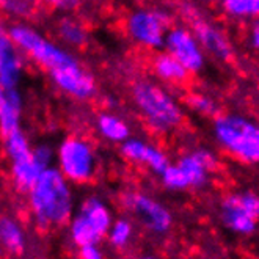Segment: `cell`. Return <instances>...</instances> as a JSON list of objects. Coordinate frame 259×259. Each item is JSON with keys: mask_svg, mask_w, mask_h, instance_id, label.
I'll list each match as a JSON object with an SVG mask.
<instances>
[{"mask_svg": "<svg viewBox=\"0 0 259 259\" xmlns=\"http://www.w3.org/2000/svg\"><path fill=\"white\" fill-rule=\"evenodd\" d=\"M25 195L33 225L44 233L66 226L75 210L72 184L55 165L46 168Z\"/></svg>", "mask_w": 259, "mask_h": 259, "instance_id": "1", "label": "cell"}, {"mask_svg": "<svg viewBox=\"0 0 259 259\" xmlns=\"http://www.w3.org/2000/svg\"><path fill=\"white\" fill-rule=\"evenodd\" d=\"M131 96L145 124L154 134H170L184 123V109L168 90L152 80H137Z\"/></svg>", "mask_w": 259, "mask_h": 259, "instance_id": "2", "label": "cell"}, {"mask_svg": "<svg viewBox=\"0 0 259 259\" xmlns=\"http://www.w3.org/2000/svg\"><path fill=\"white\" fill-rule=\"evenodd\" d=\"M212 135L219 148L245 165H259V123L240 113H219L212 121Z\"/></svg>", "mask_w": 259, "mask_h": 259, "instance_id": "3", "label": "cell"}, {"mask_svg": "<svg viewBox=\"0 0 259 259\" xmlns=\"http://www.w3.org/2000/svg\"><path fill=\"white\" fill-rule=\"evenodd\" d=\"M8 33L25 58L38 65L44 72H51L77 60L65 46H60L58 42L44 36L38 28L30 25L27 21H16L10 24Z\"/></svg>", "mask_w": 259, "mask_h": 259, "instance_id": "4", "label": "cell"}, {"mask_svg": "<svg viewBox=\"0 0 259 259\" xmlns=\"http://www.w3.org/2000/svg\"><path fill=\"white\" fill-rule=\"evenodd\" d=\"M57 168L72 186H85L91 182L99 170L96 148L82 135H68L55 149Z\"/></svg>", "mask_w": 259, "mask_h": 259, "instance_id": "5", "label": "cell"}, {"mask_svg": "<svg viewBox=\"0 0 259 259\" xmlns=\"http://www.w3.org/2000/svg\"><path fill=\"white\" fill-rule=\"evenodd\" d=\"M113 220L115 215L110 206L101 196L90 195L69 219L66 225L68 237L75 248L87 245V243H101L107 236Z\"/></svg>", "mask_w": 259, "mask_h": 259, "instance_id": "6", "label": "cell"}, {"mask_svg": "<svg viewBox=\"0 0 259 259\" xmlns=\"http://www.w3.org/2000/svg\"><path fill=\"white\" fill-rule=\"evenodd\" d=\"M219 219L225 230L239 237L254 236L259 230V193L254 190L226 193L219 204Z\"/></svg>", "mask_w": 259, "mask_h": 259, "instance_id": "7", "label": "cell"}, {"mask_svg": "<svg viewBox=\"0 0 259 259\" xmlns=\"http://www.w3.org/2000/svg\"><path fill=\"white\" fill-rule=\"evenodd\" d=\"M121 204L152 236L163 237L173 230L171 210L154 196L139 190H127L121 195Z\"/></svg>", "mask_w": 259, "mask_h": 259, "instance_id": "8", "label": "cell"}, {"mask_svg": "<svg viewBox=\"0 0 259 259\" xmlns=\"http://www.w3.org/2000/svg\"><path fill=\"white\" fill-rule=\"evenodd\" d=\"M171 14L160 8H140L132 11L126 19L127 36L143 49H163L165 35L171 27Z\"/></svg>", "mask_w": 259, "mask_h": 259, "instance_id": "9", "label": "cell"}, {"mask_svg": "<svg viewBox=\"0 0 259 259\" xmlns=\"http://www.w3.org/2000/svg\"><path fill=\"white\" fill-rule=\"evenodd\" d=\"M163 51L173 55L190 74H200L206 68V52L190 27L171 25L165 35Z\"/></svg>", "mask_w": 259, "mask_h": 259, "instance_id": "10", "label": "cell"}, {"mask_svg": "<svg viewBox=\"0 0 259 259\" xmlns=\"http://www.w3.org/2000/svg\"><path fill=\"white\" fill-rule=\"evenodd\" d=\"M48 75L58 91H62L63 95L75 101H88L98 91L95 75L87 71L79 60L62 68H57L48 72Z\"/></svg>", "mask_w": 259, "mask_h": 259, "instance_id": "11", "label": "cell"}, {"mask_svg": "<svg viewBox=\"0 0 259 259\" xmlns=\"http://www.w3.org/2000/svg\"><path fill=\"white\" fill-rule=\"evenodd\" d=\"M189 21L192 24V32L206 55H210L219 62H231L234 58V48L228 35L217 24L198 16L196 13H189Z\"/></svg>", "mask_w": 259, "mask_h": 259, "instance_id": "12", "label": "cell"}, {"mask_svg": "<svg viewBox=\"0 0 259 259\" xmlns=\"http://www.w3.org/2000/svg\"><path fill=\"white\" fill-rule=\"evenodd\" d=\"M190 190H201L209 184L210 175L219 168V157L209 148H196L182 154L176 162Z\"/></svg>", "mask_w": 259, "mask_h": 259, "instance_id": "13", "label": "cell"}, {"mask_svg": "<svg viewBox=\"0 0 259 259\" xmlns=\"http://www.w3.org/2000/svg\"><path fill=\"white\" fill-rule=\"evenodd\" d=\"M119 152L127 162L142 165L157 176L170 163V157L160 146L132 135L119 145Z\"/></svg>", "mask_w": 259, "mask_h": 259, "instance_id": "14", "label": "cell"}, {"mask_svg": "<svg viewBox=\"0 0 259 259\" xmlns=\"http://www.w3.org/2000/svg\"><path fill=\"white\" fill-rule=\"evenodd\" d=\"M25 55L8 33V25L0 22V83L19 87L25 71Z\"/></svg>", "mask_w": 259, "mask_h": 259, "instance_id": "15", "label": "cell"}, {"mask_svg": "<svg viewBox=\"0 0 259 259\" xmlns=\"http://www.w3.org/2000/svg\"><path fill=\"white\" fill-rule=\"evenodd\" d=\"M24 99L19 87L0 83V135L5 137L21 129Z\"/></svg>", "mask_w": 259, "mask_h": 259, "instance_id": "16", "label": "cell"}, {"mask_svg": "<svg viewBox=\"0 0 259 259\" xmlns=\"http://www.w3.org/2000/svg\"><path fill=\"white\" fill-rule=\"evenodd\" d=\"M46 168H49V166L38 160V157L33 154V148L30 154L10 160V179L13 187L19 193L25 195Z\"/></svg>", "mask_w": 259, "mask_h": 259, "instance_id": "17", "label": "cell"}, {"mask_svg": "<svg viewBox=\"0 0 259 259\" xmlns=\"http://www.w3.org/2000/svg\"><path fill=\"white\" fill-rule=\"evenodd\" d=\"M152 72L156 77L168 85H184L190 79V72L166 51L157 52L151 62Z\"/></svg>", "mask_w": 259, "mask_h": 259, "instance_id": "18", "label": "cell"}, {"mask_svg": "<svg viewBox=\"0 0 259 259\" xmlns=\"http://www.w3.org/2000/svg\"><path fill=\"white\" fill-rule=\"evenodd\" d=\"M55 33L57 38L69 49H83L90 41L87 25L80 19L72 16V13L65 14L57 21Z\"/></svg>", "mask_w": 259, "mask_h": 259, "instance_id": "19", "label": "cell"}, {"mask_svg": "<svg viewBox=\"0 0 259 259\" xmlns=\"http://www.w3.org/2000/svg\"><path fill=\"white\" fill-rule=\"evenodd\" d=\"M0 250L10 256H22L27 251V234L24 226L11 217L0 219Z\"/></svg>", "mask_w": 259, "mask_h": 259, "instance_id": "20", "label": "cell"}, {"mask_svg": "<svg viewBox=\"0 0 259 259\" xmlns=\"http://www.w3.org/2000/svg\"><path fill=\"white\" fill-rule=\"evenodd\" d=\"M95 126H96L98 134L105 142L115 143V145H121L132 135V131L127 121L112 112L99 113L96 116Z\"/></svg>", "mask_w": 259, "mask_h": 259, "instance_id": "21", "label": "cell"}, {"mask_svg": "<svg viewBox=\"0 0 259 259\" xmlns=\"http://www.w3.org/2000/svg\"><path fill=\"white\" fill-rule=\"evenodd\" d=\"M134 234H135L134 222L129 217H121L113 220L104 240H107L109 247H112L113 250L123 251L132 243Z\"/></svg>", "mask_w": 259, "mask_h": 259, "instance_id": "22", "label": "cell"}, {"mask_svg": "<svg viewBox=\"0 0 259 259\" xmlns=\"http://www.w3.org/2000/svg\"><path fill=\"white\" fill-rule=\"evenodd\" d=\"M225 16L245 22L259 18V0H220Z\"/></svg>", "mask_w": 259, "mask_h": 259, "instance_id": "23", "label": "cell"}, {"mask_svg": "<svg viewBox=\"0 0 259 259\" xmlns=\"http://www.w3.org/2000/svg\"><path fill=\"white\" fill-rule=\"evenodd\" d=\"M39 7L41 5L36 0H0V13L16 21L33 19L39 11Z\"/></svg>", "mask_w": 259, "mask_h": 259, "instance_id": "24", "label": "cell"}, {"mask_svg": "<svg viewBox=\"0 0 259 259\" xmlns=\"http://www.w3.org/2000/svg\"><path fill=\"white\" fill-rule=\"evenodd\" d=\"M2 139H4V149H5V154H7L8 160L24 157L32 152L33 146L22 129L14 131L5 137H2Z\"/></svg>", "mask_w": 259, "mask_h": 259, "instance_id": "25", "label": "cell"}, {"mask_svg": "<svg viewBox=\"0 0 259 259\" xmlns=\"http://www.w3.org/2000/svg\"><path fill=\"white\" fill-rule=\"evenodd\" d=\"M186 104L192 112H195L198 115H203V116L214 118L215 115L220 113V107H219L217 101L204 93H190L186 98Z\"/></svg>", "mask_w": 259, "mask_h": 259, "instance_id": "26", "label": "cell"}, {"mask_svg": "<svg viewBox=\"0 0 259 259\" xmlns=\"http://www.w3.org/2000/svg\"><path fill=\"white\" fill-rule=\"evenodd\" d=\"M39 5H46L55 11H60V13H65V14H69V13H74L77 11L82 5L83 0H36Z\"/></svg>", "mask_w": 259, "mask_h": 259, "instance_id": "27", "label": "cell"}, {"mask_svg": "<svg viewBox=\"0 0 259 259\" xmlns=\"http://www.w3.org/2000/svg\"><path fill=\"white\" fill-rule=\"evenodd\" d=\"M77 256L82 259H101L104 257L101 243L95 242V243H87V245H82L77 248Z\"/></svg>", "mask_w": 259, "mask_h": 259, "instance_id": "28", "label": "cell"}, {"mask_svg": "<svg viewBox=\"0 0 259 259\" xmlns=\"http://www.w3.org/2000/svg\"><path fill=\"white\" fill-rule=\"evenodd\" d=\"M248 46L254 51V52H259V18L257 19H253L250 28H248Z\"/></svg>", "mask_w": 259, "mask_h": 259, "instance_id": "29", "label": "cell"}, {"mask_svg": "<svg viewBox=\"0 0 259 259\" xmlns=\"http://www.w3.org/2000/svg\"><path fill=\"white\" fill-rule=\"evenodd\" d=\"M181 2H190V0H181Z\"/></svg>", "mask_w": 259, "mask_h": 259, "instance_id": "30", "label": "cell"}]
</instances>
